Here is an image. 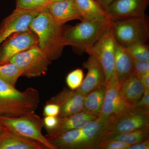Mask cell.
Wrapping results in <instances>:
<instances>
[{"mask_svg": "<svg viewBox=\"0 0 149 149\" xmlns=\"http://www.w3.org/2000/svg\"><path fill=\"white\" fill-rule=\"evenodd\" d=\"M83 66L88 70V73L80 87L75 91L85 96L99 87L107 85L102 67L96 58L90 55L88 60L83 63Z\"/></svg>", "mask_w": 149, "mask_h": 149, "instance_id": "obj_16", "label": "cell"}, {"mask_svg": "<svg viewBox=\"0 0 149 149\" xmlns=\"http://www.w3.org/2000/svg\"><path fill=\"white\" fill-rule=\"evenodd\" d=\"M96 3L104 10L106 9L115 0H95Z\"/></svg>", "mask_w": 149, "mask_h": 149, "instance_id": "obj_35", "label": "cell"}, {"mask_svg": "<svg viewBox=\"0 0 149 149\" xmlns=\"http://www.w3.org/2000/svg\"><path fill=\"white\" fill-rule=\"evenodd\" d=\"M6 128L2 122L0 121V137L5 131Z\"/></svg>", "mask_w": 149, "mask_h": 149, "instance_id": "obj_37", "label": "cell"}, {"mask_svg": "<svg viewBox=\"0 0 149 149\" xmlns=\"http://www.w3.org/2000/svg\"><path fill=\"white\" fill-rule=\"evenodd\" d=\"M145 89L141 78L133 72L120 87V94L123 101L130 107L141 98Z\"/></svg>", "mask_w": 149, "mask_h": 149, "instance_id": "obj_19", "label": "cell"}, {"mask_svg": "<svg viewBox=\"0 0 149 149\" xmlns=\"http://www.w3.org/2000/svg\"><path fill=\"white\" fill-rule=\"evenodd\" d=\"M109 123L97 118L82 128L56 136H45L56 149H96L109 133Z\"/></svg>", "mask_w": 149, "mask_h": 149, "instance_id": "obj_1", "label": "cell"}, {"mask_svg": "<svg viewBox=\"0 0 149 149\" xmlns=\"http://www.w3.org/2000/svg\"><path fill=\"white\" fill-rule=\"evenodd\" d=\"M32 0H17L16 8H31Z\"/></svg>", "mask_w": 149, "mask_h": 149, "instance_id": "obj_34", "label": "cell"}, {"mask_svg": "<svg viewBox=\"0 0 149 149\" xmlns=\"http://www.w3.org/2000/svg\"><path fill=\"white\" fill-rule=\"evenodd\" d=\"M141 80L145 90H149V72L142 76Z\"/></svg>", "mask_w": 149, "mask_h": 149, "instance_id": "obj_36", "label": "cell"}, {"mask_svg": "<svg viewBox=\"0 0 149 149\" xmlns=\"http://www.w3.org/2000/svg\"><path fill=\"white\" fill-rule=\"evenodd\" d=\"M51 17L59 25L63 26L68 22L82 17L74 0H62L48 4L44 7Z\"/></svg>", "mask_w": 149, "mask_h": 149, "instance_id": "obj_15", "label": "cell"}, {"mask_svg": "<svg viewBox=\"0 0 149 149\" xmlns=\"http://www.w3.org/2000/svg\"><path fill=\"white\" fill-rule=\"evenodd\" d=\"M58 117L59 123L56 128L46 135L56 136L68 130L82 128L88 123L97 119L98 116L83 111L68 117Z\"/></svg>", "mask_w": 149, "mask_h": 149, "instance_id": "obj_18", "label": "cell"}, {"mask_svg": "<svg viewBox=\"0 0 149 149\" xmlns=\"http://www.w3.org/2000/svg\"><path fill=\"white\" fill-rule=\"evenodd\" d=\"M149 128L124 133H108L104 139L120 141L131 145L149 139Z\"/></svg>", "mask_w": 149, "mask_h": 149, "instance_id": "obj_23", "label": "cell"}, {"mask_svg": "<svg viewBox=\"0 0 149 149\" xmlns=\"http://www.w3.org/2000/svg\"><path fill=\"white\" fill-rule=\"evenodd\" d=\"M131 108L121 97L120 87L116 74H114L107 85L103 103L97 119L102 122H110Z\"/></svg>", "mask_w": 149, "mask_h": 149, "instance_id": "obj_10", "label": "cell"}, {"mask_svg": "<svg viewBox=\"0 0 149 149\" xmlns=\"http://www.w3.org/2000/svg\"><path fill=\"white\" fill-rule=\"evenodd\" d=\"M112 27L116 42L124 48L148 41V24L145 17L112 21Z\"/></svg>", "mask_w": 149, "mask_h": 149, "instance_id": "obj_6", "label": "cell"}, {"mask_svg": "<svg viewBox=\"0 0 149 149\" xmlns=\"http://www.w3.org/2000/svg\"><path fill=\"white\" fill-rule=\"evenodd\" d=\"M111 21L98 18L82 20L63 32L65 46H72L78 53H86L99 41Z\"/></svg>", "mask_w": 149, "mask_h": 149, "instance_id": "obj_4", "label": "cell"}, {"mask_svg": "<svg viewBox=\"0 0 149 149\" xmlns=\"http://www.w3.org/2000/svg\"><path fill=\"white\" fill-rule=\"evenodd\" d=\"M134 70L133 57L125 48L120 45L115 41V70L120 87L133 74Z\"/></svg>", "mask_w": 149, "mask_h": 149, "instance_id": "obj_17", "label": "cell"}, {"mask_svg": "<svg viewBox=\"0 0 149 149\" xmlns=\"http://www.w3.org/2000/svg\"><path fill=\"white\" fill-rule=\"evenodd\" d=\"M85 96L76 91L64 88L46 103L55 104L60 107L58 117H68L83 111Z\"/></svg>", "mask_w": 149, "mask_h": 149, "instance_id": "obj_14", "label": "cell"}, {"mask_svg": "<svg viewBox=\"0 0 149 149\" xmlns=\"http://www.w3.org/2000/svg\"><path fill=\"white\" fill-rule=\"evenodd\" d=\"M125 49L134 59L149 62V47L147 43H136Z\"/></svg>", "mask_w": 149, "mask_h": 149, "instance_id": "obj_25", "label": "cell"}, {"mask_svg": "<svg viewBox=\"0 0 149 149\" xmlns=\"http://www.w3.org/2000/svg\"><path fill=\"white\" fill-rule=\"evenodd\" d=\"M59 112V107L55 104L46 103L43 109V115L45 116H58Z\"/></svg>", "mask_w": 149, "mask_h": 149, "instance_id": "obj_31", "label": "cell"}, {"mask_svg": "<svg viewBox=\"0 0 149 149\" xmlns=\"http://www.w3.org/2000/svg\"><path fill=\"white\" fill-rule=\"evenodd\" d=\"M149 0H115L105 11L111 20L144 18Z\"/></svg>", "mask_w": 149, "mask_h": 149, "instance_id": "obj_13", "label": "cell"}, {"mask_svg": "<svg viewBox=\"0 0 149 149\" xmlns=\"http://www.w3.org/2000/svg\"><path fill=\"white\" fill-rule=\"evenodd\" d=\"M132 108L149 111V90H145L141 98L133 105Z\"/></svg>", "mask_w": 149, "mask_h": 149, "instance_id": "obj_28", "label": "cell"}, {"mask_svg": "<svg viewBox=\"0 0 149 149\" xmlns=\"http://www.w3.org/2000/svg\"><path fill=\"white\" fill-rule=\"evenodd\" d=\"M43 120L44 127L47 133L55 129L58 124L59 117L58 116H45Z\"/></svg>", "mask_w": 149, "mask_h": 149, "instance_id": "obj_30", "label": "cell"}, {"mask_svg": "<svg viewBox=\"0 0 149 149\" xmlns=\"http://www.w3.org/2000/svg\"><path fill=\"white\" fill-rule=\"evenodd\" d=\"M37 141L22 137L6 129L0 137V149H45Z\"/></svg>", "mask_w": 149, "mask_h": 149, "instance_id": "obj_20", "label": "cell"}, {"mask_svg": "<svg viewBox=\"0 0 149 149\" xmlns=\"http://www.w3.org/2000/svg\"><path fill=\"white\" fill-rule=\"evenodd\" d=\"M62 1V0H51L50 3L53 2L58 1Z\"/></svg>", "mask_w": 149, "mask_h": 149, "instance_id": "obj_38", "label": "cell"}, {"mask_svg": "<svg viewBox=\"0 0 149 149\" xmlns=\"http://www.w3.org/2000/svg\"><path fill=\"white\" fill-rule=\"evenodd\" d=\"M44 7L31 22L29 28L37 36L39 47L52 61L61 56L65 47L63 26L55 22Z\"/></svg>", "mask_w": 149, "mask_h": 149, "instance_id": "obj_3", "label": "cell"}, {"mask_svg": "<svg viewBox=\"0 0 149 149\" xmlns=\"http://www.w3.org/2000/svg\"><path fill=\"white\" fill-rule=\"evenodd\" d=\"M51 0H32L31 8H40L45 6L50 3Z\"/></svg>", "mask_w": 149, "mask_h": 149, "instance_id": "obj_33", "label": "cell"}, {"mask_svg": "<svg viewBox=\"0 0 149 149\" xmlns=\"http://www.w3.org/2000/svg\"><path fill=\"white\" fill-rule=\"evenodd\" d=\"M0 121L10 131L17 135L39 142L46 149H56L42 133L43 119L35 113H29L16 117L0 116Z\"/></svg>", "mask_w": 149, "mask_h": 149, "instance_id": "obj_5", "label": "cell"}, {"mask_svg": "<svg viewBox=\"0 0 149 149\" xmlns=\"http://www.w3.org/2000/svg\"><path fill=\"white\" fill-rule=\"evenodd\" d=\"M51 62L46 54L37 46L17 54L9 62L16 64L22 70V76L31 78L45 74Z\"/></svg>", "mask_w": 149, "mask_h": 149, "instance_id": "obj_8", "label": "cell"}, {"mask_svg": "<svg viewBox=\"0 0 149 149\" xmlns=\"http://www.w3.org/2000/svg\"><path fill=\"white\" fill-rule=\"evenodd\" d=\"M23 72L16 64L11 62L0 63V78L15 87Z\"/></svg>", "mask_w": 149, "mask_h": 149, "instance_id": "obj_24", "label": "cell"}, {"mask_svg": "<svg viewBox=\"0 0 149 149\" xmlns=\"http://www.w3.org/2000/svg\"><path fill=\"white\" fill-rule=\"evenodd\" d=\"M37 46V37L31 30L15 33L0 46V63L9 62L17 54Z\"/></svg>", "mask_w": 149, "mask_h": 149, "instance_id": "obj_11", "label": "cell"}, {"mask_svg": "<svg viewBox=\"0 0 149 149\" xmlns=\"http://www.w3.org/2000/svg\"><path fill=\"white\" fill-rule=\"evenodd\" d=\"M43 7L16 8L0 25V46L15 33L30 30L29 24Z\"/></svg>", "mask_w": 149, "mask_h": 149, "instance_id": "obj_9", "label": "cell"}, {"mask_svg": "<svg viewBox=\"0 0 149 149\" xmlns=\"http://www.w3.org/2000/svg\"><path fill=\"white\" fill-rule=\"evenodd\" d=\"M112 21L110 22L99 41L86 53L96 58L101 65L104 74L106 83L107 85L115 70V40L113 34Z\"/></svg>", "mask_w": 149, "mask_h": 149, "instance_id": "obj_7", "label": "cell"}, {"mask_svg": "<svg viewBox=\"0 0 149 149\" xmlns=\"http://www.w3.org/2000/svg\"><path fill=\"white\" fill-rule=\"evenodd\" d=\"M149 140L142 141L137 143L130 145L129 149H149Z\"/></svg>", "mask_w": 149, "mask_h": 149, "instance_id": "obj_32", "label": "cell"}, {"mask_svg": "<svg viewBox=\"0 0 149 149\" xmlns=\"http://www.w3.org/2000/svg\"><path fill=\"white\" fill-rule=\"evenodd\" d=\"M83 17V20L92 18L110 20L106 13L95 0H74Z\"/></svg>", "mask_w": 149, "mask_h": 149, "instance_id": "obj_22", "label": "cell"}, {"mask_svg": "<svg viewBox=\"0 0 149 149\" xmlns=\"http://www.w3.org/2000/svg\"><path fill=\"white\" fill-rule=\"evenodd\" d=\"M107 89V85L105 84L85 95L83 111L95 115L98 117Z\"/></svg>", "mask_w": 149, "mask_h": 149, "instance_id": "obj_21", "label": "cell"}, {"mask_svg": "<svg viewBox=\"0 0 149 149\" xmlns=\"http://www.w3.org/2000/svg\"><path fill=\"white\" fill-rule=\"evenodd\" d=\"M149 126V111L131 108L110 122L108 133H127Z\"/></svg>", "mask_w": 149, "mask_h": 149, "instance_id": "obj_12", "label": "cell"}, {"mask_svg": "<svg viewBox=\"0 0 149 149\" xmlns=\"http://www.w3.org/2000/svg\"><path fill=\"white\" fill-rule=\"evenodd\" d=\"M40 101L37 89L22 92L0 78V116L18 117L35 112Z\"/></svg>", "mask_w": 149, "mask_h": 149, "instance_id": "obj_2", "label": "cell"}, {"mask_svg": "<svg viewBox=\"0 0 149 149\" xmlns=\"http://www.w3.org/2000/svg\"><path fill=\"white\" fill-rule=\"evenodd\" d=\"M84 78V72L80 68L72 70L67 75L66 83L70 90L75 91L80 87Z\"/></svg>", "mask_w": 149, "mask_h": 149, "instance_id": "obj_26", "label": "cell"}, {"mask_svg": "<svg viewBox=\"0 0 149 149\" xmlns=\"http://www.w3.org/2000/svg\"><path fill=\"white\" fill-rule=\"evenodd\" d=\"M130 146L120 141L104 139L99 143L96 149H129Z\"/></svg>", "mask_w": 149, "mask_h": 149, "instance_id": "obj_27", "label": "cell"}, {"mask_svg": "<svg viewBox=\"0 0 149 149\" xmlns=\"http://www.w3.org/2000/svg\"><path fill=\"white\" fill-rule=\"evenodd\" d=\"M134 72L140 78L144 74L149 72V62L136 60L133 59Z\"/></svg>", "mask_w": 149, "mask_h": 149, "instance_id": "obj_29", "label": "cell"}]
</instances>
